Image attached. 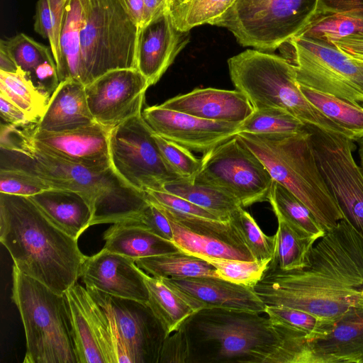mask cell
<instances>
[{
	"label": "cell",
	"mask_w": 363,
	"mask_h": 363,
	"mask_svg": "<svg viewBox=\"0 0 363 363\" xmlns=\"http://www.w3.org/2000/svg\"><path fill=\"white\" fill-rule=\"evenodd\" d=\"M95 122L89 108L85 85L69 78L59 83L43 116L34 125L40 130L62 132L86 127Z\"/></svg>",
	"instance_id": "cell-24"
},
{
	"label": "cell",
	"mask_w": 363,
	"mask_h": 363,
	"mask_svg": "<svg viewBox=\"0 0 363 363\" xmlns=\"http://www.w3.org/2000/svg\"><path fill=\"white\" fill-rule=\"evenodd\" d=\"M103 238L104 248L134 260L181 251L173 242L127 220L113 223Z\"/></svg>",
	"instance_id": "cell-27"
},
{
	"label": "cell",
	"mask_w": 363,
	"mask_h": 363,
	"mask_svg": "<svg viewBox=\"0 0 363 363\" xmlns=\"http://www.w3.org/2000/svg\"><path fill=\"white\" fill-rule=\"evenodd\" d=\"M21 69L7 51L4 48L0 47V71L17 73Z\"/></svg>",
	"instance_id": "cell-54"
},
{
	"label": "cell",
	"mask_w": 363,
	"mask_h": 363,
	"mask_svg": "<svg viewBox=\"0 0 363 363\" xmlns=\"http://www.w3.org/2000/svg\"><path fill=\"white\" fill-rule=\"evenodd\" d=\"M154 139L167 165L179 177L194 180L199 171L201 160L184 147L167 140L153 132Z\"/></svg>",
	"instance_id": "cell-45"
},
{
	"label": "cell",
	"mask_w": 363,
	"mask_h": 363,
	"mask_svg": "<svg viewBox=\"0 0 363 363\" xmlns=\"http://www.w3.org/2000/svg\"><path fill=\"white\" fill-rule=\"evenodd\" d=\"M161 279L195 312L215 308L264 312L265 304L252 287L220 277L201 276Z\"/></svg>",
	"instance_id": "cell-21"
},
{
	"label": "cell",
	"mask_w": 363,
	"mask_h": 363,
	"mask_svg": "<svg viewBox=\"0 0 363 363\" xmlns=\"http://www.w3.org/2000/svg\"><path fill=\"white\" fill-rule=\"evenodd\" d=\"M179 327L187 340L189 363H308V335L259 313L202 309Z\"/></svg>",
	"instance_id": "cell-2"
},
{
	"label": "cell",
	"mask_w": 363,
	"mask_h": 363,
	"mask_svg": "<svg viewBox=\"0 0 363 363\" xmlns=\"http://www.w3.org/2000/svg\"><path fill=\"white\" fill-rule=\"evenodd\" d=\"M236 135L261 160L273 180L298 198L325 232L345 218L318 166L306 127L292 135Z\"/></svg>",
	"instance_id": "cell-5"
},
{
	"label": "cell",
	"mask_w": 363,
	"mask_h": 363,
	"mask_svg": "<svg viewBox=\"0 0 363 363\" xmlns=\"http://www.w3.org/2000/svg\"><path fill=\"white\" fill-rule=\"evenodd\" d=\"M138 33L118 0H89L81 37L79 81L86 86L110 70L137 69Z\"/></svg>",
	"instance_id": "cell-8"
},
{
	"label": "cell",
	"mask_w": 363,
	"mask_h": 363,
	"mask_svg": "<svg viewBox=\"0 0 363 363\" xmlns=\"http://www.w3.org/2000/svg\"><path fill=\"white\" fill-rule=\"evenodd\" d=\"M190 40V30L180 29L169 7L138 29L136 68L155 84Z\"/></svg>",
	"instance_id": "cell-18"
},
{
	"label": "cell",
	"mask_w": 363,
	"mask_h": 363,
	"mask_svg": "<svg viewBox=\"0 0 363 363\" xmlns=\"http://www.w3.org/2000/svg\"><path fill=\"white\" fill-rule=\"evenodd\" d=\"M29 197L50 221L77 240L91 226V206L81 193L49 189Z\"/></svg>",
	"instance_id": "cell-26"
},
{
	"label": "cell",
	"mask_w": 363,
	"mask_h": 363,
	"mask_svg": "<svg viewBox=\"0 0 363 363\" xmlns=\"http://www.w3.org/2000/svg\"><path fill=\"white\" fill-rule=\"evenodd\" d=\"M0 47L7 51L28 79L40 64L53 57L50 47L35 41L25 33L1 40Z\"/></svg>",
	"instance_id": "cell-40"
},
{
	"label": "cell",
	"mask_w": 363,
	"mask_h": 363,
	"mask_svg": "<svg viewBox=\"0 0 363 363\" xmlns=\"http://www.w3.org/2000/svg\"><path fill=\"white\" fill-rule=\"evenodd\" d=\"M264 313L274 322L306 333L311 340L329 332L335 321L321 318L302 310L283 306L265 305Z\"/></svg>",
	"instance_id": "cell-43"
},
{
	"label": "cell",
	"mask_w": 363,
	"mask_h": 363,
	"mask_svg": "<svg viewBox=\"0 0 363 363\" xmlns=\"http://www.w3.org/2000/svg\"><path fill=\"white\" fill-rule=\"evenodd\" d=\"M135 261L145 272L159 279L219 277L216 268L208 261L182 251L139 258Z\"/></svg>",
	"instance_id": "cell-30"
},
{
	"label": "cell",
	"mask_w": 363,
	"mask_h": 363,
	"mask_svg": "<svg viewBox=\"0 0 363 363\" xmlns=\"http://www.w3.org/2000/svg\"><path fill=\"white\" fill-rule=\"evenodd\" d=\"M135 23L138 29L143 26L144 16L143 0H118Z\"/></svg>",
	"instance_id": "cell-52"
},
{
	"label": "cell",
	"mask_w": 363,
	"mask_h": 363,
	"mask_svg": "<svg viewBox=\"0 0 363 363\" xmlns=\"http://www.w3.org/2000/svg\"><path fill=\"white\" fill-rule=\"evenodd\" d=\"M143 274L133 259L103 247L96 254L86 256L79 278L86 288L147 303L148 291Z\"/></svg>",
	"instance_id": "cell-20"
},
{
	"label": "cell",
	"mask_w": 363,
	"mask_h": 363,
	"mask_svg": "<svg viewBox=\"0 0 363 363\" xmlns=\"http://www.w3.org/2000/svg\"><path fill=\"white\" fill-rule=\"evenodd\" d=\"M0 241L13 265L60 294L79 278L86 257L30 197L0 193Z\"/></svg>",
	"instance_id": "cell-4"
},
{
	"label": "cell",
	"mask_w": 363,
	"mask_h": 363,
	"mask_svg": "<svg viewBox=\"0 0 363 363\" xmlns=\"http://www.w3.org/2000/svg\"><path fill=\"white\" fill-rule=\"evenodd\" d=\"M67 0H38L34 30L50 44L56 65L60 60V35Z\"/></svg>",
	"instance_id": "cell-42"
},
{
	"label": "cell",
	"mask_w": 363,
	"mask_h": 363,
	"mask_svg": "<svg viewBox=\"0 0 363 363\" xmlns=\"http://www.w3.org/2000/svg\"><path fill=\"white\" fill-rule=\"evenodd\" d=\"M86 289L109 315L134 363H159L167 335L149 306L113 296L96 289Z\"/></svg>",
	"instance_id": "cell-15"
},
{
	"label": "cell",
	"mask_w": 363,
	"mask_h": 363,
	"mask_svg": "<svg viewBox=\"0 0 363 363\" xmlns=\"http://www.w3.org/2000/svg\"><path fill=\"white\" fill-rule=\"evenodd\" d=\"M169 1L170 0H143L144 16L143 26L169 7Z\"/></svg>",
	"instance_id": "cell-53"
},
{
	"label": "cell",
	"mask_w": 363,
	"mask_h": 363,
	"mask_svg": "<svg viewBox=\"0 0 363 363\" xmlns=\"http://www.w3.org/2000/svg\"><path fill=\"white\" fill-rule=\"evenodd\" d=\"M275 215H279L301 233L317 240L325 231L310 210L284 186L273 181L267 200Z\"/></svg>",
	"instance_id": "cell-36"
},
{
	"label": "cell",
	"mask_w": 363,
	"mask_h": 363,
	"mask_svg": "<svg viewBox=\"0 0 363 363\" xmlns=\"http://www.w3.org/2000/svg\"><path fill=\"white\" fill-rule=\"evenodd\" d=\"M318 0H236L213 25L230 30L242 46L273 51L298 35Z\"/></svg>",
	"instance_id": "cell-9"
},
{
	"label": "cell",
	"mask_w": 363,
	"mask_h": 363,
	"mask_svg": "<svg viewBox=\"0 0 363 363\" xmlns=\"http://www.w3.org/2000/svg\"><path fill=\"white\" fill-rule=\"evenodd\" d=\"M181 196L210 211L221 220H229L240 203L226 192L189 178H179L166 183L162 189Z\"/></svg>",
	"instance_id": "cell-31"
},
{
	"label": "cell",
	"mask_w": 363,
	"mask_h": 363,
	"mask_svg": "<svg viewBox=\"0 0 363 363\" xmlns=\"http://www.w3.org/2000/svg\"><path fill=\"white\" fill-rule=\"evenodd\" d=\"M0 95L21 108L37 121L43 116L50 98L36 88L21 70L17 73L0 71Z\"/></svg>",
	"instance_id": "cell-37"
},
{
	"label": "cell",
	"mask_w": 363,
	"mask_h": 363,
	"mask_svg": "<svg viewBox=\"0 0 363 363\" xmlns=\"http://www.w3.org/2000/svg\"><path fill=\"white\" fill-rule=\"evenodd\" d=\"M150 86L137 69L110 70L85 86L89 110L96 122L110 129L141 114Z\"/></svg>",
	"instance_id": "cell-16"
},
{
	"label": "cell",
	"mask_w": 363,
	"mask_h": 363,
	"mask_svg": "<svg viewBox=\"0 0 363 363\" xmlns=\"http://www.w3.org/2000/svg\"><path fill=\"white\" fill-rule=\"evenodd\" d=\"M287 59L299 84L347 101L363 103V67L334 44L304 36L289 43Z\"/></svg>",
	"instance_id": "cell-10"
},
{
	"label": "cell",
	"mask_w": 363,
	"mask_h": 363,
	"mask_svg": "<svg viewBox=\"0 0 363 363\" xmlns=\"http://www.w3.org/2000/svg\"><path fill=\"white\" fill-rule=\"evenodd\" d=\"M144 193L146 199L149 202L156 203L168 209L184 214L221 220L210 211L181 196L164 190H147Z\"/></svg>",
	"instance_id": "cell-47"
},
{
	"label": "cell",
	"mask_w": 363,
	"mask_h": 363,
	"mask_svg": "<svg viewBox=\"0 0 363 363\" xmlns=\"http://www.w3.org/2000/svg\"><path fill=\"white\" fill-rule=\"evenodd\" d=\"M89 0H67L60 35V60L57 65L59 82L69 78L79 81L81 37Z\"/></svg>",
	"instance_id": "cell-28"
},
{
	"label": "cell",
	"mask_w": 363,
	"mask_h": 363,
	"mask_svg": "<svg viewBox=\"0 0 363 363\" xmlns=\"http://www.w3.org/2000/svg\"><path fill=\"white\" fill-rule=\"evenodd\" d=\"M124 220L145 228L165 240L173 242V233L170 223L165 215L154 203L149 202V204L138 215Z\"/></svg>",
	"instance_id": "cell-48"
},
{
	"label": "cell",
	"mask_w": 363,
	"mask_h": 363,
	"mask_svg": "<svg viewBox=\"0 0 363 363\" xmlns=\"http://www.w3.org/2000/svg\"><path fill=\"white\" fill-rule=\"evenodd\" d=\"M109 154L116 174L138 191L162 190L166 183L180 178L162 156L142 113L111 129Z\"/></svg>",
	"instance_id": "cell-12"
},
{
	"label": "cell",
	"mask_w": 363,
	"mask_h": 363,
	"mask_svg": "<svg viewBox=\"0 0 363 363\" xmlns=\"http://www.w3.org/2000/svg\"><path fill=\"white\" fill-rule=\"evenodd\" d=\"M360 305L363 306V289L362 291V298H361Z\"/></svg>",
	"instance_id": "cell-57"
},
{
	"label": "cell",
	"mask_w": 363,
	"mask_h": 363,
	"mask_svg": "<svg viewBox=\"0 0 363 363\" xmlns=\"http://www.w3.org/2000/svg\"><path fill=\"white\" fill-rule=\"evenodd\" d=\"M318 166L345 219L363 238V169L347 136L306 125Z\"/></svg>",
	"instance_id": "cell-13"
},
{
	"label": "cell",
	"mask_w": 363,
	"mask_h": 363,
	"mask_svg": "<svg viewBox=\"0 0 363 363\" xmlns=\"http://www.w3.org/2000/svg\"><path fill=\"white\" fill-rule=\"evenodd\" d=\"M305 127L303 122L284 109L264 108L254 109L240 124L238 133L292 135L302 132Z\"/></svg>",
	"instance_id": "cell-38"
},
{
	"label": "cell",
	"mask_w": 363,
	"mask_h": 363,
	"mask_svg": "<svg viewBox=\"0 0 363 363\" xmlns=\"http://www.w3.org/2000/svg\"><path fill=\"white\" fill-rule=\"evenodd\" d=\"M189 347L183 330L179 327L163 342L159 363H189Z\"/></svg>",
	"instance_id": "cell-49"
},
{
	"label": "cell",
	"mask_w": 363,
	"mask_h": 363,
	"mask_svg": "<svg viewBox=\"0 0 363 363\" xmlns=\"http://www.w3.org/2000/svg\"><path fill=\"white\" fill-rule=\"evenodd\" d=\"M49 189L35 175L18 169H0V193L29 197Z\"/></svg>",
	"instance_id": "cell-46"
},
{
	"label": "cell",
	"mask_w": 363,
	"mask_h": 363,
	"mask_svg": "<svg viewBox=\"0 0 363 363\" xmlns=\"http://www.w3.org/2000/svg\"><path fill=\"white\" fill-rule=\"evenodd\" d=\"M0 114L5 123L17 127L28 126L37 122V120L27 112L1 95Z\"/></svg>",
	"instance_id": "cell-50"
},
{
	"label": "cell",
	"mask_w": 363,
	"mask_h": 363,
	"mask_svg": "<svg viewBox=\"0 0 363 363\" xmlns=\"http://www.w3.org/2000/svg\"><path fill=\"white\" fill-rule=\"evenodd\" d=\"M0 169L25 171L50 189L81 193L91 206V225L133 218L149 204L144 191L128 185L112 167L96 169L57 157L35 143L26 126L1 123Z\"/></svg>",
	"instance_id": "cell-3"
},
{
	"label": "cell",
	"mask_w": 363,
	"mask_h": 363,
	"mask_svg": "<svg viewBox=\"0 0 363 363\" xmlns=\"http://www.w3.org/2000/svg\"><path fill=\"white\" fill-rule=\"evenodd\" d=\"M265 305L302 310L334 321L360 305L363 289V238L343 218L311 250L298 269H267L252 287Z\"/></svg>",
	"instance_id": "cell-1"
},
{
	"label": "cell",
	"mask_w": 363,
	"mask_h": 363,
	"mask_svg": "<svg viewBox=\"0 0 363 363\" xmlns=\"http://www.w3.org/2000/svg\"><path fill=\"white\" fill-rule=\"evenodd\" d=\"M203 259L216 268L219 277L252 288L262 279L271 262V260L246 261L218 258H203Z\"/></svg>",
	"instance_id": "cell-44"
},
{
	"label": "cell",
	"mask_w": 363,
	"mask_h": 363,
	"mask_svg": "<svg viewBox=\"0 0 363 363\" xmlns=\"http://www.w3.org/2000/svg\"><path fill=\"white\" fill-rule=\"evenodd\" d=\"M275 216L278 221L275 250L268 267L284 271L305 267L317 239L301 233L281 216Z\"/></svg>",
	"instance_id": "cell-33"
},
{
	"label": "cell",
	"mask_w": 363,
	"mask_h": 363,
	"mask_svg": "<svg viewBox=\"0 0 363 363\" xmlns=\"http://www.w3.org/2000/svg\"><path fill=\"white\" fill-rule=\"evenodd\" d=\"M187 0H170L169 8L172 11H175L180 6L184 4Z\"/></svg>",
	"instance_id": "cell-55"
},
{
	"label": "cell",
	"mask_w": 363,
	"mask_h": 363,
	"mask_svg": "<svg viewBox=\"0 0 363 363\" xmlns=\"http://www.w3.org/2000/svg\"><path fill=\"white\" fill-rule=\"evenodd\" d=\"M160 106L206 120L232 123H242L254 111L240 91L216 88L195 89Z\"/></svg>",
	"instance_id": "cell-22"
},
{
	"label": "cell",
	"mask_w": 363,
	"mask_h": 363,
	"mask_svg": "<svg viewBox=\"0 0 363 363\" xmlns=\"http://www.w3.org/2000/svg\"><path fill=\"white\" fill-rule=\"evenodd\" d=\"M12 301L24 328L23 363H78L65 294L21 272H12Z\"/></svg>",
	"instance_id": "cell-7"
},
{
	"label": "cell",
	"mask_w": 363,
	"mask_h": 363,
	"mask_svg": "<svg viewBox=\"0 0 363 363\" xmlns=\"http://www.w3.org/2000/svg\"><path fill=\"white\" fill-rule=\"evenodd\" d=\"M35 123L26 126L29 135L35 143L52 155L93 169H106L112 167L110 128L95 122L72 130L48 132L37 129Z\"/></svg>",
	"instance_id": "cell-19"
},
{
	"label": "cell",
	"mask_w": 363,
	"mask_h": 363,
	"mask_svg": "<svg viewBox=\"0 0 363 363\" xmlns=\"http://www.w3.org/2000/svg\"><path fill=\"white\" fill-rule=\"evenodd\" d=\"M201 160L194 182L220 189L242 208L268 200L274 180L237 135L203 154Z\"/></svg>",
	"instance_id": "cell-11"
},
{
	"label": "cell",
	"mask_w": 363,
	"mask_h": 363,
	"mask_svg": "<svg viewBox=\"0 0 363 363\" xmlns=\"http://www.w3.org/2000/svg\"><path fill=\"white\" fill-rule=\"evenodd\" d=\"M359 148L358 153L360 160V166L363 169V137L357 140Z\"/></svg>",
	"instance_id": "cell-56"
},
{
	"label": "cell",
	"mask_w": 363,
	"mask_h": 363,
	"mask_svg": "<svg viewBox=\"0 0 363 363\" xmlns=\"http://www.w3.org/2000/svg\"><path fill=\"white\" fill-rule=\"evenodd\" d=\"M230 220L239 230L255 260L272 259L275 250V235L268 236L264 234L254 218L242 206L232 213Z\"/></svg>",
	"instance_id": "cell-41"
},
{
	"label": "cell",
	"mask_w": 363,
	"mask_h": 363,
	"mask_svg": "<svg viewBox=\"0 0 363 363\" xmlns=\"http://www.w3.org/2000/svg\"><path fill=\"white\" fill-rule=\"evenodd\" d=\"M308 363H363V306L350 307L329 332L310 340Z\"/></svg>",
	"instance_id": "cell-23"
},
{
	"label": "cell",
	"mask_w": 363,
	"mask_h": 363,
	"mask_svg": "<svg viewBox=\"0 0 363 363\" xmlns=\"http://www.w3.org/2000/svg\"><path fill=\"white\" fill-rule=\"evenodd\" d=\"M76 288L106 363H134L109 315L90 296L86 289L77 283Z\"/></svg>",
	"instance_id": "cell-29"
},
{
	"label": "cell",
	"mask_w": 363,
	"mask_h": 363,
	"mask_svg": "<svg viewBox=\"0 0 363 363\" xmlns=\"http://www.w3.org/2000/svg\"><path fill=\"white\" fill-rule=\"evenodd\" d=\"M154 204L167 218L172 230L173 242L181 251L202 259L255 260L239 230L230 220L184 214Z\"/></svg>",
	"instance_id": "cell-14"
},
{
	"label": "cell",
	"mask_w": 363,
	"mask_h": 363,
	"mask_svg": "<svg viewBox=\"0 0 363 363\" xmlns=\"http://www.w3.org/2000/svg\"><path fill=\"white\" fill-rule=\"evenodd\" d=\"M363 33V0H318L306 27L296 36L332 43Z\"/></svg>",
	"instance_id": "cell-25"
},
{
	"label": "cell",
	"mask_w": 363,
	"mask_h": 363,
	"mask_svg": "<svg viewBox=\"0 0 363 363\" xmlns=\"http://www.w3.org/2000/svg\"><path fill=\"white\" fill-rule=\"evenodd\" d=\"M236 0H187L172 11L178 27L190 30L194 27L211 24L221 17Z\"/></svg>",
	"instance_id": "cell-39"
},
{
	"label": "cell",
	"mask_w": 363,
	"mask_h": 363,
	"mask_svg": "<svg viewBox=\"0 0 363 363\" xmlns=\"http://www.w3.org/2000/svg\"><path fill=\"white\" fill-rule=\"evenodd\" d=\"M332 43L351 57L363 61V33L349 35Z\"/></svg>",
	"instance_id": "cell-51"
},
{
	"label": "cell",
	"mask_w": 363,
	"mask_h": 363,
	"mask_svg": "<svg viewBox=\"0 0 363 363\" xmlns=\"http://www.w3.org/2000/svg\"><path fill=\"white\" fill-rule=\"evenodd\" d=\"M306 98L323 114L343 128L350 139L357 141L363 137V107L337 97L299 84Z\"/></svg>",
	"instance_id": "cell-35"
},
{
	"label": "cell",
	"mask_w": 363,
	"mask_h": 363,
	"mask_svg": "<svg viewBox=\"0 0 363 363\" xmlns=\"http://www.w3.org/2000/svg\"><path fill=\"white\" fill-rule=\"evenodd\" d=\"M355 60H356V59H355ZM358 61L360 62V64H361V65H362V66L363 67V61H360V60H358Z\"/></svg>",
	"instance_id": "cell-58"
},
{
	"label": "cell",
	"mask_w": 363,
	"mask_h": 363,
	"mask_svg": "<svg viewBox=\"0 0 363 363\" xmlns=\"http://www.w3.org/2000/svg\"><path fill=\"white\" fill-rule=\"evenodd\" d=\"M143 275L148 291L147 304L169 335L195 311L161 279L145 272Z\"/></svg>",
	"instance_id": "cell-34"
},
{
	"label": "cell",
	"mask_w": 363,
	"mask_h": 363,
	"mask_svg": "<svg viewBox=\"0 0 363 363\" xmlns=\"http://www.w3.org/2000/svg\"><path fill=\"white\" fill-rule=\"evenodd\" d=\"M142 116L155 133L203 154L235 135L241 124L206 120L160 105L145 108Z\"/></svg>",
	"instance_id": "cell-17"
},
{
	"label": "cell",
	"mask_w": 363,
	"mask_h": 363,
	"mask_svg": "<svg viewBox=\"0 0 363 363\" xmlns=\"http://www.w3.org/2000/svg\"><path fill=\"white\" fill-rule=\"evenodd\" d=\"M76 284L65 293V296L77 362L106 363L90 320L79 297Z\"/></svg>",
	"instance_id": "cell-32"
},
{
	"label": "cell",
	"mask_w": 363,
	"mask_h": 363,
	"mask_svg": "<svg viewBox=\"0 0 363 363\" xmlns=\"http://www.w3.org/2000/svg\"><path fill=\"white\" fill-rule=\"evenodd\" d=\"M231 82L254 109L277 108L291 113L305 125L349 134L315 108L301 92L294 65L284 57L247 50L228 60Z\"/></svg>",
	"instance_id": "cell-6"
}]
</instances>
